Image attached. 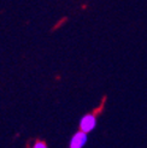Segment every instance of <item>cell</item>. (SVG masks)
<instances>
[{"instance_id":"obj_1","label":"cell","mask_w":147,"mask_h":148,"mask_svg":"<svg viewBox=\"0 0 147 148\" xmlns=\"http://www.w3.org/2000/svg\"><path fill=\"white\" fill-rule=\"evenodd\" d=\"M95 125H97V118H95V116L91 113L86 114L80 122V130L88 134V132H91L95 128Z\"/></svg>"},{"instance_id":"obj_2","label":"cell","mask_w":147,"mask_h":148,"mask_svg":"<svg viewBox=\"0 0 147 148\" xmlns=\"http://www.w3.org/2000/svg\"><path fill=\"white\" fill-rule=\"evenodd\" d=\"M87 140H88L87 134L80 130L78 132H76V134L72 136L71 141H70V148H82L87 143Z\"/></svg>"},{"instance_id":"obj_3","label":"cell","mask_w":147,"mask_h":148,"mask_svg":"<svg viewBox=\"0 0 147 148\" xmlns=\"http://www.w3.org/2000/svg\"><path fill=\"white\" fill-rule=\"evenodd\" d=\"M33 148H47L46 143L45 142H42V141H36L33 146Z\"/></svg>"}]
</instances>
